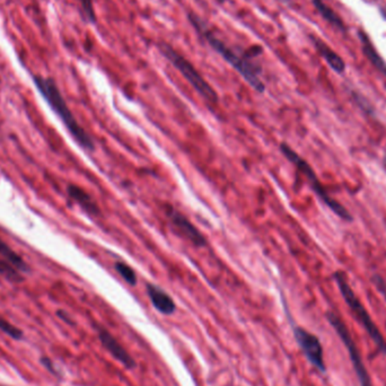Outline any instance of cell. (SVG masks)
I'll return each instance as SVG.
<instances>
[{
  "mask_svg": "<svg viewBox=\"0 0 386 386\" xmlns=\"http://www.w3.org/2000/svg\"><path fill=\"white\" fill-rule=\"evenodd\" d=\"M187 20L190 22L193 29L196 30L197 33L209 44L211 49H213L217 54L230 63L243 78L245 82L259 93H263L266 89V85L261 80V66L254 63L253 59L261 54L262 49L260 46H254L251 49H247V51L241 54L236 51L235 49L228 46L222 39H219L211 29L209 25L206 23L204 18H200L196 13H189Z\"/></svg>",
  "mask_w": 386,
  "mask_h": 386,
  "instance_id": "obj_1",
  "label": "cell"
},
{
  "mask_svg": "<svg viewBox=\"0 0 386 386\" xmlns=\"http://www.w3.org/2000/svg\"><path fill=\"white\" fill-rule=\"evenodd\" d=\"M33 82L37 88L39 93L42 95L43 99L46 101L50 108L57 114L60 120L63 121L69 134L73 136L77 144L84 149L93 151L94 142L89 135L86 132L85 129L78 123L74 114L69 108L68 104L63 99V94L60 92L57 84L50 77H43L40 75L33 76Z\"/></svg>",
  "mask_w": 386,
  "mask_h": 386,
  "instance_id": "obj_2",
  "label": "cell"
},
{
  "mask_svg": "<svg viewBox=\"0 0 386 386\" xmlns=\"http://www.w3.org/2000/svg\"><path fill=\"white\" fill-rule=\"evenodd\" d=\"M159 54H162L165 59L170 61L176 70L179 71L182 76L185 77L187 82L196 89L200 96L206 101L211 103L218 102V95L216 91L211 87V84L200 75L196 67L182 54L176 51L173 46L166 42H158L156 44Z\"/></svg>",
  "mask_w": 386,
  "mask_h": 386,
  "instance_id": "obj_3",
  "label": "cell"
},
{
  "mask_svg": "<svg viewBox=\"0 0 386 386\" xmlns=\"http://www.w3.org/2000/svg\"><path fill=\"white\" fill-rule=\"evenodd\" d=\"M333 278H335V282L338 285L339 290H340L341 295H342L344 301H346L347 305L349 307L350 311L354 313L356 320L365 329V331L371 337V339L374 341V344H376L378 350L382 354H384V355H386V341L384 339L383 335L380 332V330L378 329V325L373 321V318L369 316L366 307L363 306V303L356 296L355 292L350 287L344 273H341V271H337L333 275Z\"/></svg>",
  "mask_w": 386,
  "mask_h": 386,
  "instance_id": "obj_4",
  "label": "cell"
},
{
  "mask_svg": "<svg viewBox=\"0 0 386 386\" xmlns=\"http://www.w3.org/2000/svg\"><path fill=\"white\" fill-rule=\"evenodd\" d=\"M280 151L281 153L284 154L285 157L290 163H293L296 168H299V172L306 178L311 187H312V190L322 200L324 205L328 206L337 216L344 219L347 222L352 220V216L350 215L349 211H347L344 206L340 205L337 200L333 199L332 197L330 196L327 190L324 189L320 180L318 179V176H316L312 166L305 159L301 158L299 154L293 151V148H290L287 144H281Z\"/></svg>",
  "mask_w": 386,
  "mask_h": 386,
  "instance_id": "obj_5",
  "label": "cell"
},
{
  "mask_svg": "<svg viewBox=\"0 0 386 386\" xmlns=\"http://www.w3.org/2000/svg\"><path fill=\"white\" fill-rule=\"evenodd\" d=\"M327 318L329 323L331 324V327L335 330V332L342 341L344 346L346 347L347 352L349 355L350 361H351L352 367L357 375L358 382L361 386H373L372 378L363 363L361 351L358 349L357 344L352 338L351 333L347 328L346 323L335 313H327Z\"/></svg>",
  "mask_w": 386,
  "mask_h": 386,
  "instance_id": "obj_6",
  "label": "cell"
},
{
  "mask_svg": "<svg viewBox=\"0 0 386 386\" xmlns=\"http://www.w3.org/2000/svg\"><path fill=\"white\" fill-rule=\"evenodd\" d=\"M293 332L299 349L304 354L311 365L316 367L318 372L323 373V374L327 372V366L324 361L323 347H322L320 339L316 335L311 333L310 331L305 330L304 328L294 327Z\"/></svg>",
  "mask_w": 386,
  "mask_h": 386,
  "instance_id": "obj_7",
  "label": "cell"
},
{
  "mask_svg": "<svg viewBox=\"0 0 386 386\" xmlns=\"http://www.w3.org/2000/svg\"><path fill=\"white\" fill-rule=\"evenodd\" d=\"M29 271V266L23 258L0 237V275L7 280L20 282Z\"/></svg>",
  "mask_w": 386,
  "mask_h": 386,
  "instance_id": "obj_8",
  "label": "cell"
},
{
  "mask_svg": "<svg viewBox=\"0 0 386 386\" xmlns=\"http://www.w3.org/2000/svg\"><path fill=\"white\" fill-rule=\"evenodd\" d=\"M168 216L170 218V224L178 230V233L183 236L187 241H190L194 247H204L207 245L205 235L185 215H182L174 208L168 207Z\"/></svg>",
  "mask_w": 386,
  "mask_h": 386,
  "instance_id": "obj_9",
  "label": "cell"
},
{
  "mask_svg": "<svg viewBox=\"0 0 386 386\" xmlns=\"http://www.w3.org/2000/svg\"><path fill=\"white\" fill-rule=\"evenodd\" d=\"M97 333H99V339H100L102 346L118 361L123 363V366L127 367L128 369H132L137 366L136 361H135L132 356L119 344V341L114 338L113 335L108 332V330L99 327L97 328Z\"/></svg>",
  "mask_w": 386,
  "mask_h": 386,
  "instance_id": "obj_10",
  "label": "cell"
},
{
  "mask_svg": "<svg viewBox=\"0 0 386 386\" xmlns=\"http://www.w3.org/2000/svg\"><path fill=\"white\" fill-rule=\"evenodd\" d=\"M148 297L155 310L158 311L163 316H172L176 311V305L173 299L168 295L161 287L154 284L146 285Z\"/></svg>",
  "mask_w": 386,
  "mask_h": 386,
  "instance_id": "obj_11",
  "label": "cell"
},
{
  "mask_svg": "<svg viewBox=\"0 0 386 386\" xmlns=\"http://www.w3.org/2000/svg\"><path fill=\"white\" fill-rule=\"evenodd\" d=\"M311 41L314 44V48L316 49V51L318 54L327 61L328 65L338 74H342L346 70V63H344V59L339 56L337 52L333 51L332 49L328 46L327 43L322 41L320 37H316V35H310Z\"/></svg>",
  "mask_w": 386,
  "mask_h": 386,
  "instance_id": "obj_12",
  "label": "cell"
},
{
  "mask_svg": "<svg viewBox=\"0 0 386 386\" xmlns=\"http://www.w3.org/2000/svg\"><path fill=\"white\" fill-rule=\"evenodd\" d=\"M358 37H359V40H361V44H363V52L365 54V57L368 59L369 63L374 66L375 68L386 76V63L384 61L383 58L380 57V54H378V50L375 49L374 44H373L372 40L369 39L368 35L363 30H359L358 31Z\"/></svg>",
  "mask_w": 386,
  "mask_h": 386,
  "instance_id": "obj_13",
  "label": "cell"
},
{
  "mask_svg": "<svg viewBox=\"0 0 386 386\" xmlns=\"http://www.w3.org/2000/svg\"><path fill=\"white\" fill-rule=\"evenodd\" d=\"M67 192L71 199L77 202L86 213H91L94 216L100 213V208L97 207L95 201L92 199V197L86 191L82 190V187H77V185H69Z\"/></svg>",
  "mask_w": 386,
  "mask_h": 386,
  "instance_id": "obj_14",
  "label": "cell"
},
{
  "mask_svg": "<svg viewBox=\"0 0 386 386\" xmlns=\"http://www.w3.org/2000/svg\"><path fill=\"white\" fill-rule=\"evenodd\" d=\"M313 5L316 7L318 14L321 15L324 20H327L328 23L335 26V29L339 31L346 33L347 29L344 25V20H341L337 13L333 9L330 8L327 4L324 3L323 0H312Z\"/></svg>",
  "mask_w": 386,
  "mask_h": 386,
  "instance_id": "obj_15",
  "label": "cell"
},
{
  "mask_svg": "<svg viewBox=\"0 0 386 386\" xmlns=\"http://www.w3.org/2000/svg\"><path fill=\"white\" fill-rule=\"evenodd\" d=\"M114 268L117 270V273L123 277L125 282H128L131 286H135L137 284L138 279H137L136 273H135V270L129 264L119 261L114 264Z\"/></svg>",
  "mask_w": 386,
  "mask_h": 386,
  "instance_id": "obj_16",
  "label": "cell"
},
{
  "mask_svg": "<svg viewBox=\"0 0 386 386\" xmlns=\"http://www.w3.org/2000/svg\"><path fill=\"white\" fill-rule=\"evenodd\" d=\"M0 331H3L5 335H8L14 340H22L24 338L23 331L13 325L11 322L7 321L6 318L1 316H0Z\"/></svg>",
  "mask_w": 386,
  "mask_h": 386,
  "instance_id": "obj_17",
  "label": "cell"
},
{
  "mask_svg": "<svg viewBox=\"0 0 386 386\" xmlns=\"http://www.w3.org/2000/svg\"><path fill=\"white\" fill-rule=\"evenodd\" d=\"M82 9V16L88 23L96 24V13L94 8L93 0H77Z\"/></svg>",
  "mask_w": 386,
  "mask_h": 386,
  "instance_id": "obj_18",
  "label": "cell"
},
{
  "mask_svg": "<svg viewBox=\"0 0 386 386\" xmlns=\"http://www.w3.org/2000/svg\"><path fill=\"white\" fill-rule=\"evenodd\" d=\"M41 363H43V366L48 369L49 372L52 373V374H56V368H54V365L52 363V361L49 359V358H41Z\"/></svg>",
  "mask_w": 386,
  "mask_h": 386,
  "instance_id": "obj_19",
  "label": "cell"
},
{
  "mask_svg": "<svg viewBox=\"0 0 386 386\" xmlns=\"http://www.w3.org/2000/svg\"><path fill=\"white\" fill-rule=\"evenodd\" d=\"M58 316H59L60 318H63V321L67 322V323L73 324V321H70V318H68V314H66L65 312L59 311V312H58Z\"/></svg>",
  "mask_w": 386,
  "mask_h": 386,
  "instance_id": "obj_20",
  "label": "cell"
},
{
  "mask_svg": "<svg viewBox=\"0 0 386 386\" xmlns=\"http://www.w3.org/2000/svg\"><path fill=\"white\" fill-rule=\"evenodd\" d=\"M279 3L285 4V5H288V4L292 3V0H277Z\"/></svg>",
  "mask_w": 386,
  "mask_h": 386,
  "instance_id": "obj_21",
  "label": "cell"
},
{
  "mask_svg": "<svg viewBox=\"0 0 386 386\" xmlns=\"http://www.w3.org/2000/svg\"><path fill=\"white\" fill-rule=\"evenodd\" d=\"M217 1H218V3H220V4H224L225 1H226V0H217Z\"/></svg>",
  "mask_w": 386,
  "mask_h": 386,
  "instance_id": "obj_22",
  "label": "cell"
},
{
  "mask_svg": "<svg viewBox=\"0 0 386 386\" xmlns=\"http://www.w3.org/2000/svg\"><path fill=\"white\" fill-rule=\"evenodd\" d=\"M384 166H385V168H386V156H385V158H384Z\"/></svg>",
  "mask_w": 386,
  "mask_h": 386,
  "instance_id": "obj_23",
  "label": "cell"
}]
</instances>
